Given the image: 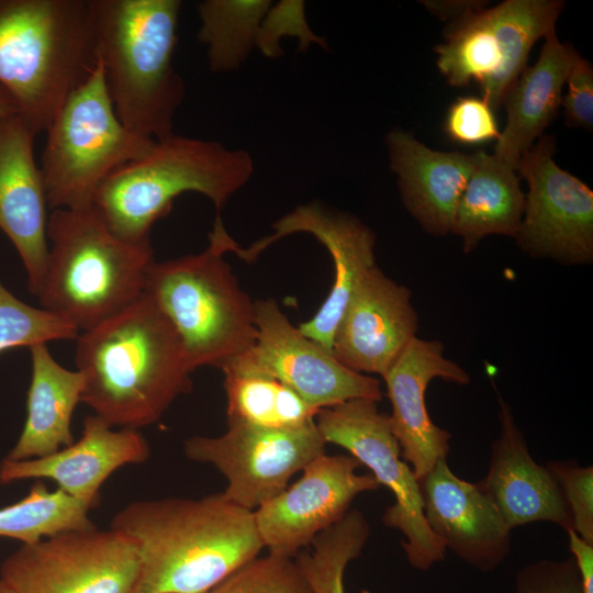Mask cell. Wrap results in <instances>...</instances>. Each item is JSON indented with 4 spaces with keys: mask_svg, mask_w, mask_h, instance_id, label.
Here are the masks:
<instances>
[{
    "mask_svg": "<svg viewBox=\"0 0 593 593\" xmlns=\"http://www.w3.org/2000/svg\"><path fill=\"white\" fill-rule=\"evenodd\" d=\"M497 403L500 433L492 444L486 475L478 483L511 529L534 522L572 528L558 483L546 466L533 459L513 411L500 393Z\"/></svg>",
    "mask_w": 593,
    "mask_h": 593,
    "instance_id": "cell-21",
    "label": "cell"
},
{
    "mask_svg": "<svg viewBox=\"0 0 593 593\" xmlns=\"http://www.w3.org/2000/svg\"><path fill=\"white\" fill-rule=\"evenodd\" d=\"M514 593H583L573 558L541 559L517 570Z\"/></svg>",
    "mask_w": 593,
    "mask_h": 593,
    "instance_id": "cell-36",
    "label": "cell"
},
{
    "mask_svg": "<svg viewBox=\"0 0 593 593\" xmlns=\"http://www.w3.org/2000/svg\"><path fill=\"white\" fill-rule=\"evenodd\" d=\"M257 336L237 356L243 362L280 380L318 411L353 399H382L380 381L353 371L301 333L275 299L255 301Z\"/></svg>",
    "mask_w": 593,
    "mask_h": 593,
    "instance_id": "cell-13",
    "label": "cell"
},
{
    "mask_svg": "<svg viewBox=\"0 0 593 593\" xmlns=\"http://www.w3.org/2000/svg\"><path fill=\"white\" fill-rule=\"evenodd\" d=\"M19 114V108L11 94L0 85V120Z\"/></svg>",
    "mask_w": 593,
    "mask_h": 593,
    "instance_id": "cell-40",
    "label": "cell"
},
{
    "mask_svg": "<svg viewBox=\"0 0 593 593\" xmlns=\"http://www.w3.org/2000/svg\"><path fill=\"white\" fill-rule=\"evenodd\" d=\"M80 331L68 320L18 299L0 282V353L53 340L76 339Z\"/></svg>",
    "mask_w": 593,
    "mask_h": 593,
    "instance_id": "cell-32",
    "label": "cell"
},
{
    "mask_svg": "<svg viewBox=\"0 0 593 593\" xmlns=\"http://www.w3.org/2000/svg\"><path fill=\"white\" fill-rule=\"evenodd\" d=\"M385 143L405 209L428 234H450L475 153L434 150L401 130L391 131Z\"/></svg>",
    "mask_w": 593,
    "mask_h": 593,
    "instance_id": "cell-22",
    "label": "cell"
},
{
    "mask_svg": "<svg viewBox=\"0 0 593 593\" xmlns=\"http://www.w3.org/2000/svg\"><path fill=\"white\" fill-rule=\"evenodd\" d=\"M421 3L443 22L454 23L484 9L486 2L477 0H423Z\"/></svg>",
    "mask_w": 593,
    "mask_h": 593,
    "instance_id": "cell-39",
    "label": "cell"
},
{
    "mask_svg": "<svg viewBox=\"0 0 593 593\" xmlns=\"http://www.w3.org/2000/svg\"><path fill=\"white\" fill-rule=\"evenodd\" d=\"M369 535L370 526L365 515L358 510H349L314 538L313 549L296 558L313 593H345L346 567L361 555Z\"/></svg>",
    "mask_w": 593,
    "mask_h": 593,
    "instance_id": "cell-31",
    "label": "cell"
},
{
    "mask_svg": "<svg viewBox=\"0 0 593 593\" xmlns=\"http://www.w3.org/2000/svg\"><path fill=\"white\" fill-rule=\"evenodd\" d=\"M179 0H90L98 58L121 122L142 137L174 134L184 83L174 66Z\"/></svg>",
    "mask_w": 593,
    "mask_h": 593,
    "instance_id": "cell-3",
    "label": "cell"
},
{
    "mask_svg": "<svg viewBox=\"0 0 593 593\" xmlns=\"http://www.w3.org/2000/svg\"><path fill=\"white\" fill-rule=\"evenodd\" d=\"M253 174L254 160L246 150L174 133L113 172L99 189L93 208L119 238L149 244L152 227L180 194H203L220 216Z\"/></svg>",
    "mask_w": 593,
    "mask_h": 593,
    "instance_id": "cell-6",
    "label": "cell"
},
{
    "mask_svg": "<svg viewBox=\"0 0 593 593\" xmlns=\"http://www.w3.org/2000/svg\"><path fill=\"white\" fill-rule=\"evenodd\" d=\"M325 446L315 422L293 430L228 426L216 437L188 438L184 454L213 465L227 480L223 495L254 512L281 493L293 474L325 452Z\"/></svg>",
    "mask_w": 593,
    "mask_h": 593,
    "instance_id": "cell-12",
    "label": "cell"
},
{
    "mask_svg": "<svg viewBox=\"0 0 593 593\" xmlns=\"http://www.w3.org/2000/svg\"><path fill=\"white\" fill-rule=\"evenodd\" d=\"M445 43L437 45V67L448 85L465 87L475 80L481 91L497 75L501 67L500 44L490 9H482L450 23L445 30Z\"/></svg>",
    "mask_w": 593,
    "mask_h": 593,
    "instance_id": "cell-29",
    "label": "cell"
},
{
    "mask_svg": "<svg viewBox=\"0 0 593 593\" xmlns=\"http://www.w3.org/2000/svg\"><path fill=\"white\" fill-rule=\"evenodd\" d=\"M555 149V137L542 134L516 166L528 192L515 239L533 258L589 265L593 261V191L557 165Z\"/></svg>",
    "mask_w": 593,
    "mask_h": 593,
    "instance_id": "cell-11",
    "label": "cell"
},
{
    "mask_svg": "<svg viewBox=\"0 0 593 593\" xmlns=\"http://www.w3.org/2000/svg\"><path fill=\"white\" fill-rule=\"evenodd\" d=\"M111 529L137 547L132 593H205L264 549L254 512L223 493L135 501L113 517Z\"/></svg>",
    "mask_w": 593,
    "mask_h": 593,
    "instance_id": "cell-1",
    "label": "cell"
},
{
    "mask_svg": "<svg viewBox=\"0 0 593 593\" xmlns=\"http://www.w3.org/2000/svg\"><path fill=\"white\" fill-rule=\"evenodd\" d=\"M98 63L90 0H0V85L35 135Z\"/></svg>",
    "mask_w": 593,
    "mask_h": 593,
    "instance_id": "cell-4",
    "label": "cell"
},
{
    "mask_svg": "<svg viewBox=\"0 0 593 593\" xmlns=\"http://www.w3.org/2000/svg\"><path fill=\"white\" fill-rule=\"evenodd\" d=\"M154 260L147 293L177 332L191 368L221 369L255 343V301L240 288L221 247Z\"/></svg>",
    "mask_w": 593,
    "mask_h": 593,
    "instance_id": "cell-7",
    "label": "cell"
},
{
    "mask_svg": "<svg viewBox=\"0 0 593 593\" xmlns=\"http://www.w3.org/2000/svg\"><path fill=\"white\" fill-rule=\"evenodd\" d=\"M75 361L81 402L108 424L137 429L156 423L192 388L191 368L174 326L153 299L79 333Z\"/></svg>",
    "mask_w": 593,
    "mask_h": 593,
    "instance_id": "cell-2",
    "label": "cell"
},
{
    "mask_svg": "<svg viewBox=\"0 0 593 593\" xmlns=\"http://www.w3.org/2000/svg\"><path fill=\"white\" fill-rule=\"evenodd\" d=\"M138 569L130 537L96 527L22 544L2 561L0 579L14 593H132Z\"/></svg>",
    "mask_w": 593,
    "mask_h": 593,
    "instance_id": "cell-10",
    "label": "cell"
},
{
    "mask_svg": "<svg viewBox=\"0 0 593 593\" xmlns=\"http://www.w3.org/2000/svg\"><path fill=\"white\" fill-rule=\"evenodd\" d=\"M545 40L538 60L524 68L502 102L506 124L493 155L515 169L522 155L558 116L562 87L579 56L570 44L559 41L555 31Z\"/></svg>",
    "mask_w": 593,
    "mask_h": 593,
    "instance_id": "cell-23",
    "label": "cell"
},
{
    "mask_svg": "<svg viewBox=\"0 0 593 593\" xmlns=\"http://www.w3.org/2000/svg\"><path fill=\"white\" fill-rule=\"evenodd\" d=\"M546 468L558 483L568 505L572 529L593 544V467L575 461H549Z\"/></svg>",
    "mask_w": 593,
    "mask_h": 593,
    "instance_id": "cell-34",
    "label": "cell"
},
{
    "mask_svg": "<svg viewBox=\"0 0 593 593\" xmlns=\"http://www.w3.org/2000/svg\"><path fill=\"white\" fill-rule=\"evenodd\" d=\"M34 137L19 114L0 120V230L15 247L36 296L48 253V203Z\"/></svg>",
    "mask_w": 593,
    "mask_h": 593,
    "instance_id": "cell-19",
    "label": "cell"
},
{
    "mask_svg": "<svg viewBox=\"0 0 593 593\" xmlns=\"http://www.w3.org/2000/svg\"><path fill=\"white\" fill-rule=\"evenodd\" d=\"M564 7L561 0H506L490 9L500 44L501 67L492 82L483 89L482 99L495 112L526 67L534 44L555 31Z\"/></svg>",
    "mask_w": 593,
    "mask_h": 593,
    "instance_id": "cell-27",
    "label": "cell"
},
{
    "mask_svg": "<svg viewBox=\"0 0 593 593\" xmlns=\"http://www.w3.org/2000/svg\"><path fill=\"white\" fill-rule=\"evenodd\" d=\"M566 83L568 91L561 100L566 125L591 131L593 126L592 65L579 55L569 70Z\"/></svg>",
    "mask_w": 593,
    "mask_h": 593,
    "instance_id": "cell-37",
    "label": "cell"
},
{
    "mask_svg": "<svg viewBox=\"0 0 593 593\" xmlns=\"http://www.w3.org/2000/svg\"><path fill=\"white\" fill-rule=\"evenodd\" d=\"M224 373L227 426L293 430L313 422L318 410L280 380L233 358Z\"/></svg>",
    "mask_w": 593,
    "mask_h": 593,
    "instance_id": "cell-26",
    "label": "cell"
},
{
    "mask_svg": "<svg viewBox=\"0 0 593 593\" xmlns=\"http://www.w3.org/2000/svg\"><path fill=\"white\" fill-rule=\"evenodd\" d=\"M89 507L60 489L37 481L26 496L0 508V536L33 544L65 532L96 528Z\"/></svg>",
    "mask_w": 593,
    "mask_h": 593,
    "instance_id": "cell-30",
    "label": "cell"
},
{
    "mask_svg": "<svg viewBox=\"0 0 593 593\" xmlns=\"http://www.w3.org/2000/svg\"><path fill=\"white\" fill-rule=\"evenodd\" d=\"M525 193L516 169L493 154L475 153V165L456 206L450 234L462 240L465 254L490 235L515 238Z\"/></svg>",
    "mask_w": 593,
    "mask_h": 593,
    "instance_id": "cell-25",
    "label": "cell"
},
{
    "mask_svg": "<svg viewBox=\"0 0 593 593\" xmlns=\"http://www.w3.org/2000/svg\"><path fill=\"white\" fill-rule=\"evenodd\" d=\"M30 353L27 415L18 441L5 457L9 460L43 458L75 441L70 422L81 402L82 374L59 365L46 344L31 347Z\"/></svg>",
    "mask_w": 593,
    "mask_h": 593,
    "instance_id": "cell-24",
    "label": "cell"
},
{
    "mask_svg": "<svg viewBox=\"0 0 593 593\" xmlns=\"http://www.w3.org/2000/svg\"><path fill=\"white\" fill-rule=\"evenodd\" d=\"M268 0H206L198 5V38L208 46L212 71H232L248 56L271 8Z\"/></svg>",
    "mask_w": 593,
    "mask_h": 593,
    "instance_id": "cell-28",
    "label": "cell"
},
{
    "mask_svg": "<svg viewBox=\"0 0 593 593\" xmlns=\"http://www.w3.org/2000/svg\"><path fill=\"white\" fill-rule=\"evenodd\" d=\"M272 230L273 233L247 248H242L231 237L226 242V253L251 261L286 236L305 233L315 237L332 257L334 282L314 316L298 327L303 335L332 353L334 334L347 303L362 277L376 266V235L356 216L317 202L298 205L275 222Z\"/></svg>",
    "mask_w": 593,
    "mask_h": 593,
    "instance_id": "cell-15",
    "label": "cell"
},
{
    "mask_svg": "<svg viewBox=\"0 0 593 593\" xmlns=\"http://www.w3.org/2000/svg\"><path fill=\"white\" fill-rule=\"evenodd\" d=\"M569 549L577 564L583 593H593V544L583 540L572 528L566 530Z\"/></svg>",
    "mask_w": 593,
    "mask_h": 593,
    "instance_id": "cell-38",
    "label": "cell"
},
{
    "mask_svg": "<svg viewBox=\"0 0 593 593\" xmlns=\"http://www.w3.org/2000/svg\"><path fill=\"white\" fill-rule=\"evenodd\" d=\"M205 593H313L294 558L268 553L247 562Z\"/></svg>",
    "mask_w": 593,
    "mask_h": 593,
    "instance_id": "cell-33",
    "label": "cell"
},
{
    "mask_svg": "<svg viewBox=\"0 0 593 593\" xmlns=\"http://www.w3.org/2000/svg\"><path fill=\"white\" fill-rule=\"evenodd\" d=\"M315 423L325 443L343 447L368 467L377 482L393 494L394 503L382 516L385 526L400 530L409 563L427 571L445 560L446 547L432 532L424 516L419 483L412 468L401 459L389 415L378 401L353 399L318 411Z\"/></svg>",
    "mask_w": 593,
    "mask_h": 593,
    "instance_id": "cell-9",
    "label": "cell"
},
{
    "mask_svg": "<svg viewBox=\"0 0 593 593\" xmlns=\"http://www.w3.org/2000/svg\"><path fill=\"white\" fill-rule=\"evenodd\" d=\"M45 132L40 169L51 211L93 206L105 180L146 155L155 143L121 122L100 60L65 100Z\"/></svg>",
    "mask_w": 593,
    "mask_h": 593,
    "instance_id": "cell-8",
    "label": "cell"
},
{
    "mask_svg": "<svg viewBox=\"0 0 593 593\" xmlns=\"http://www.w3.org/2000/svg\"><path fill=\"white\" fill-rule=\"evenodd\" d=\"M418 483L427 525L446 550L481 572L507 558L512 529L478 482L460 479L440 459Z\"/></svg>",
    "mask_w": 593,
    "mask_h": 593,
    "instance_id": "cell-18",
    "label": "cell"
},
{
    "mask_svg": "<svg viewBox=\"0 0 593 593\" xmlns=\"http://www.w3.org/2000/svg\"><path fill=\"white\" fill-rule=\"evenodd\" d=\"M0 593H14L2 579H0Z\"/></svg>",
    "mask_w": 593,
    "mask_h": 593,
    "instance_id": "cell-41",
    "label": "cell"
},
{
    "mask_svg": "<svg viewBox=\"0 0 593 593\" xmlns=\"http://www.w3.org/2000/svg\"><path fill=\"white\" fill-rule=\"evenodd\" d=\"M445 132L450 139L465 145H478L500 136L492 108L477 97L458 98L448 109Z\"/></svg>",
    "mask_w": 593,
    "mask_h": 593,
    "instance_id": "cell-35",
    "label": "cell"
},
{
    "mask_svg": "<svg viewBox=\"0 0 593 593\" xmlns=\"http://www.w3.org/2000/svg\"><path fill=\"white\" fill-rule=\"evenodd\" d=\"M444 344L437 339L415 336L383 380L392 406L389 415L401 457L421 479L440 459H447L451 435L433 423L425 394L434 379L458 385L470 383L469 373L444 355Z\"/></svg>",
    "mask_w": 593,
    "mask_h": 593,
    "instance_id": "cell-17",
    "label": "cell"
},
{
    "mask_svg": "<svg viewBox=\"0 0 593 593\" xmlns=\"http://www.w3.org/2000/svg\"><path fill=\"white\" fill-rule=\"evenodd\" d=\"M410 289L377 265L356 287L336 327L332 353L359 373L387 374L416 336L418 316Z\"/></svg>",
    "mask_w": 593,
    "mask_h": 593,
    "instance_id": "cell-16",
    "label": "cell"
},
{
    "mask_svg": "<svg viewBox=\"0 0 593 593\" xmlns=\"http://www.w3.org/2000/svg\"><path fill=\"white\" fill-rule=\"evenodd\" d=\"M360 466L351 455L325 452L309 462L295 483L254 511L264 548L294 558L342 519L358 494L380 489L371 473H357Z\"/></svg>",
    "mask_w": 593,
    "mask_h": 593,
    "instance_id": "cell-14",
    "label": "cell"
},
{
    "mask_svg": "<svg viewBox=\"0 0 593 593\" xmlns=\"http://www.w3.org/2000/svg\"><path fill=\"white\" fill-rule=\"evenodd\" d=\"M41 307L88 331L120 313L145 292L155 260L149 244L119 238L98 211L52 210L47 223Z\"/></svg>",
    "mask_w": 593,
    "mask_h": 593,
    "instance_id": "cell-5",
    "label": "cell"
},
{
    "mask_svg": "<svg viewBox=\"0 0 593 593\" xmlns=\"http://www.w3.org/2000/svg\"><path fill=\"white\" fill-rule=\"evenodd\" d=\"M149 452L146 438L137 429L114 430L98 415H88L81 437L70 446L43 458H4L0 462V483L51 479L58 489L91 508L108 477L125 465L144 462Z\"/></svg>",
    "mask_w": 593,
    "mask_h": 593,
    "instance_id": "cell-20",
    "label": "cell"
}]
</instances>
